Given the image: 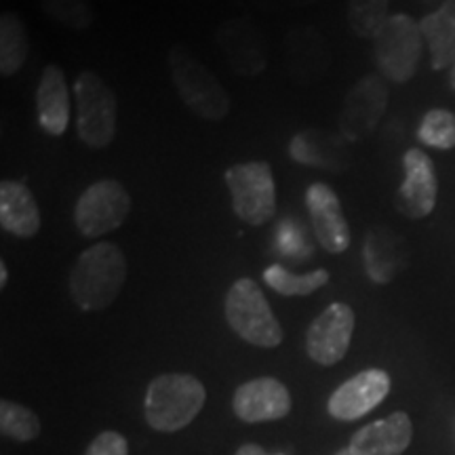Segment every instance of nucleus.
I'll return each instance as SVG.
<instances>
[{"mask_svg": "<svg viewBox=\"0 0 455 455\" xmlns=\"http://www.w3.org/2000/svg\"><path fill=\"white\" fill-rule=\"evenodd\" d=\"M7 278H9L7 264H4V261H0V287H4V284H7Z\"/></svg>", "mask_w": 455, "mask_h": 455, "instance_id": "nucleus-31", "label": "nucleus"}, {"mask_svg": "<svg viewBox=\"0 0 455 455\" xmlns=\"http://www.w3.org/2000/svg\"><path fill=\"white\" fill-rule=\"evenodd\" d=\"M224 178L238 220L249 226H264L275 218L276 184L268 163H236L226 171Z\"/></svg>", "mask_w": 455, "mask_h": 455, "instance_id": "nucleus-6", "label": "nucleus"}, {"mask_svg": "<svg viewBox=\"0 0 455 455\" xmlns=\"http://www.w3.org/2000/svg\"><path fill=\"white\" fill-rule=\"evenodd\" d=\"M449 83H451V89L455 91V66L451 68V74H449Z\"/></svg>", "mask_w": 455, "mask_h": 455, "instance_id": "nucleus-33", "label": "nucleus"}, {"mask_svg": "<svg viewBox=\"0 0 455 455\" xmlns=\"http://www.w3.org/2000/svg\"><path fill=\"white\" fill-rule=\"evenodd\" d=\"M405 180L396 192V207L409 220H424L435 212L439 184H436L435 164L419 148H409L403 156Z\"/></svg>", "mask_w": 455, "mask_h": 455, "instance_id": "nucleus-13", "label": "nucleus"}, {"mask_svg": "<svg viewBox=\"0 0 455 455\" xmlns=\"http://www.w3.org/2000/svg\"><path fill=\"white\" fill-rule=\"evenodd\" d=\"M388 106V87L379 76L361 78L348 91L339 116V135L346 141L367 138L382 121Z\"/></svg>", "mask_w": 455, "mask_h": 455, "instance_id": "nucleus-10", "label": "nucleus"}, {"mask_svg": "<svg viewBox=\"0 0 455 455\" xmlns=\"http://www.w3.org/2000/svg\"><path fill=\"white\" fill-rule=\"evenodd\" d=\"M226 321L238 338L258 346V348H276L283 344V327L272 312L268 299L253 278H238L228 289Z\"/></svg>", "mask_w": 455, "mask_h": 455, "instance_id": "nucleus-3", "label": "nucleus"}, {"mask_svg": "<svg viewBox=\"0 0 455 455\" xmlns=\"http://www.w3.org/2000/svg\"><path fill=\"white\" fill-rule=\"evenodd\" d=\"M84 455H129V443L121 432L104 430L89 443Z\"/></svg>", "mask_w": 455, "mask_h": 455, "instance_id": "nucleus-29", "label": "nucleus"}, {"mask_svg": "<svg viewBox=\"0 0 455 455\" xmlns=\"http://www.w3.org/2000/svg\"><path fill=\"white\" fill-rule=\"evenodd\" d=\"M38 415L15 401H0V432L17 443H30L41 435Z\"/></svg>", "mask_w": 455, "mask_h": 455, "instance_id": "nucleus-25", "label": "nucleus"}, {"mask_svg": "<svg viewBox=\"0 0 455 455\" xmlns=\"http://www.w3.org/2000/svg\"><path fill=\"white\" fill-rule=\"evenodd\" d=\"M127 281V258L114 243H98L78 255L70 272V298L84 312L104 310Z\"/></svg>", "mask_w": 455, "mask_h": 455, "instance_id": "nucleus-1", "label": "nucleus"}, {"mask_svg": "<svg viewBox=\"0 0 455 455\" xmlns=\"http://www.w3.org/2000/svg\"><path fill=\"white\" fill-rule=\"evenodd\" d=\"M287 68L298 81H310L325 72L329 49L321 32L312 26H298L287 34Z\"/></svg>", "mask_w": 455, "mask_h": 455, "instance_id": "nucleus-19", "label": "nucleus"}, {"mask_svg": "<svg viewBox=\"0 0 455 455\" xmlns=\"http://www.w3.org/2000/svg\"><path fill=\"white\" fill-rule=\"evenodd\" d=\"M329 144V138L316 133V131H304V133L295 135L289 146V152L295 161L308 167H321V169H341L344 163H339L338 150Z\"/></svg>", "mask_w": 455, "mask_h": 455, "instance_id": "nucleus-24", "label": "nucleus"}, {"mask_svg": "<svg viewBox=\"0 0 455 455\" xmlns=\"http://www.w3.org/2000/svg\"><path fill=\"white\" fill-rule=\"evenodd\" d=\"M390 0H348V26L358 38L373 41L388 21Z\"/></svg>", "mask_w": 455, "mask_h": 455, "instance_id": "nucleus-26", "label": "nucleus"}, {"mask_svg": "<svg viewBox=\"0 0 455 455\" xmlns=\"http://www.w3.org/2000/svg\"><path fill=\"white\" fill-rule=\"evenodd\" d=\"M422 47L424 36L419 21L407 13H395L373 38L375 64L388 81L398 84L409 83L418 72Z\"/></svg>", "mask_w": 455, "mask_h": 455, "instance_id": "nucleus-5", "label": "nucleus"}, {"mask_svg": "<svg viewBox=\"0 0 455 455\" xmlns=\"http://www.w3.org/2000/svg\"><path fill=\"white\" fill-rule=\"evenodd\" d=\"M38 4L44 15L70 30L83 32L95 21L89 0H38Z\"/></svg>", "mask_w": 455, "mask_h": 455, "instance_id": "nucleus-28", "label": "nucleus"}, {"mask_svg": "<svg viewBox=\"0 0 455 455\" xmlns=\"http://www.w3.org/2000/svg\"><path fill=\"white\" fill-rule=\"evenodd\" d=\"M363 259H365V270L373 283H390V278L398 270L396 238L386 228H373L365 238Z\"/></svg>", "mask_w": 455, "mask_h": 455, "instance_id": "nucleus-21", "label": "nucleus"}, {"mask_svg": "<svg viewBox=\"0 0 455 455\" xmlns=\"http://www.w3.org/2000/svg\"><path fill=\"white\" fill-rule=\"evenodd\" d=\"M264 283L268 284L272 291L287 295V298H293V295H310L318 291L321 287H325L329 283V272L318 268L315 272H308V275H293L283 266L272 264L264 270Z\"/></svg>", "mask_w": 455, "mask_h": 455, "instance_id": "nucleus-23", "label": "nucleus"}, {"mask_svg": "<svg viewBox=\"0 0 455 455\" xmlns=\"http://www.w3.org/2000/svg\"><path fill=\"white\" fill-rule=\"evenodd\" d=\"M424 43L428 44L432 70L455 66V0H445L439 9L419 20Z\"/></svg>", "mask_w": 455, "mask_h": 455, "instance_id": "nucleus-20", "label": "nucleus"}, {"mask_svg": "<svg viewBox=\"0 0 455 455\" xmlns=\"http://www.w3.org/2000/svg\"><path fill=\"white\" fill-rule=\"evenodd\" d=\"M232 411L241 422H275L291 413V392L276 378H255L238 386Z\"/></svg>", "mask_w": 455, "mask_h": 455, "instance_id": "nucleus-14", "label": "nucleus"}, {"mask_svg": "<svg viewBox=\"0 0 455 455\" xmlns=\"http://www.w3.org/2000/svg\"><path fill=\"white\" fill-rule=\"evenodd\" d=\"M418 140L424 146L436 150H453L455 148V114L443 108H435L424 114L418 129Z\"/></svg>", "mask_w": 455, "mask_h": 455, "instance_id": "nucleus-27", "label": "nucleus"}, {"mask_svg": "<svg viewBox=\"0 0 455 455\" xmlns=\"http://www.w3.org/2000/svg\"><path fill=\"white\" fill-rule=\"evenodd\" d=\"M335 455H352L350 449H341V451H338Z\"/></svg>", "mask_w": 455, "mask_h": 455, "instance_id": "nucleus-34", "label": "nucleus"}, {"mask_svg": "<svg viewBox=\"0 0 455 455\" xmlns=\"http://www.w3.org/2000/svg\"><path fill=\"white\" fill-rule=\"evenodd\" d=\"M38 124L47 135L61 138L70 123V93H68L66 74L60 66L49 64L43 70L36 91Z\"/></svg>", "mask_w": 455, "mask_h": 455, "instance_id": "nucleus-18", "label": "nucleus"}, {"mask_svg": "<svg viewBox=\"0 0 455 455\" xmlns=\"http://www.w3.org/2000/svg\"><path fill=\"white\" fill-rule=\"evenodd\" d=\"M131 213V196L118 180L91 184L74 204V224L84 238H98L116 230Z\"/></svg>", "mask_w": 455, "mask_h": 455, "instance_id": "nucleus-8", "label": "nucleus"}, {"mask_svg": "<svg viewBox=\"0 0 455 455\" xmlns=\"http://www.w3.org/2000/svg\"><path fill=\"white\" fill-rule=\"evenodd\" d=\"M28 51L26 24L17 13L4 11L0 17V74L9 78L20 72L28 60Z\"/></svg>", "mask_w": 455, "mask_h": 455, "instance_id": "nucleus-22", "label": "nucleus"}, {"mask_svg": "<svg viewBox=\"0 0 455 455\" xmlns=\"http://www.w3.org/2000/svg\"><path fill=\"white\" fill-rule=\"evenodd\" d=\"M76 95V131L89 148L101 150L116 135V95L95 72H81L74 81Z\"/></svg>", "mask_w": 455, "mask_h": 455, "instance_id": "nucleus-7", "label": "nucleus"}, {"mask_svg": "<svg viewBox=\"0 0 455 455\" xmlns=\"http://www.w3.org/2000/svg\"><path fill=\"white\" fill-rule=\"evenodd\" d=\"M390 386V375L384 369H365L333 390L327 401V411L338 422H355L388 396Z\"/></svg>", "mask_w": 455, "mask_h": 455, "instance_id": "nucleus-11", "label": "nucleus"}, {"mask_svg": "<svg viewBox=\"0 0 455 455\" xmlns=\"http://www.w3.org/2000/svg\"><path fill=\"white\" fill-rule=\"evenodd\" d=\"M355 310L344 301H333L306 331V352L316 365L331 367L346 356L355 331Z\"/></svg>", "mask_w": 455, "mask_h": 455, "instance_id": "nucleus-9", "label": "nucleus"}, {"mask_svg": "<svg viewBox=\"0 0 455 455\" xmlns=\"http://www.w3.org/2000/svg\"><path fill=\"white\" fill-rule=\"evenodd\" d=\"M169 70L188 110L204 121H224L230 112V98L218 78L195 55L188 53L180 44H173L169 49Z\"/></svg>", "mask_w": 455, "mask_h": 455, "instance_id": "nucleus-4", "label": "nucleus"}, {"mask_svg": "<svg viewBox=\"0 0 455 455\" xmlns=\"http://www.w3.org/2000/svg\"><path fill=\"white\" fill-rule=\"evenodd\" d=\"M235 455H270V453L261 445H258V443H244V445L236 449Z\"/></svg>", "mask_w": 455, "mask_h": 455, "instance_id": "nucleus-30", "label": "nucleus"}, {"mask_svg": "<svg viewBox=\"0 0 455 455\" xmlns=\"http://www.w3.org/2000/svg\"><path fill=\"white\" fill-rule=\"evenodd\" d=\"M0 226L17 238H32L41 230V209L24 181L3 180L0 184Z\"/></svg>", "mask_w": 455, "mask_h": 455, "instance_id": "nucleus-17", "label": "nucleus"}, {"mask_svg": "<svg viewBox=\"0 0 455 455\" xmlns=\"http://www.w3.org/2000/svg\"><path fill=\"white\" fill-rule=\"evenodd\" d=\"M306 207L321 247L329 253H344L350 247V226L333 188L323 181L312 184L306 190Z\"/></svg>", "mask_w": 455, "mask_h": 455, "instance_id": "nucleus-15", "label": "nucleus"}, {"mask_svg": "<svg viewBox=\"0 0 455 455\" xmlns=\"http://www.w3.org/2000/svg\"><path fill=\"white\" fill-rule=\"evenodd\" d=\"M293 4H298V7H304V4H312V3H316V0H291Z\"/></svg>", "mask_w": 455, "mask_h": 455, "instance_id": "nucleus-32", "label": "nucleus"}, {"mask_svg": "<svg viewBox=\"0 0 455 455\" xmlns=\"http://www.w3.org/2000/svg\"><path fill=\"white\" fill-rule=\"evenodd\" d=\"M221 53L238 76H259L268 66V49L251 20L235 17L228 20L215 32Z\"/></svg>", "mask_w": 455, "mask_h": 455, "instance_id": "nucleus-12", "label": "nucleus"}, {"mask_svg": "<svg viewBox=\"0 0 455 455\" xmlns=\"http://www.w3.org/2000/svg\"><path fill=\"white\" fill-rule=\"evenodd\" d=\"M207 403V388L190 373H163L148 384L144 418L158 432H178L195 422Z\"/></svg>", "mask_w": 455, "mask_h": 455, "instance_id": "nucleus-2", "label": "nucleus"}, {"mask_svg": "<svg viewBox=\"0 0 455 455\" xmlns=\"http://www.w3.org/2000/svg\"><path fill=\"white\" fill-rule=\"evenodd\" d=\"M413 424L405 411L363 426L350 439L352 455H401L411 445Z\"/></svg>", "mask_w": 455, "mask_h": 455, "instance_id": "nucleus-16", "label": "nucleus"}]
</instances>
